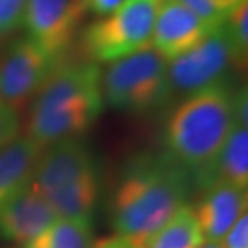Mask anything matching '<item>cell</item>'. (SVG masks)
Masks as SVG:
<instances>
[{"label": "cell", "mask_w": 248, "mask_h": 248, "mask_svg": "<svg viewBox=\"0 0 248 248\" xmlns=\"http://www.w3.org/2000/svg\"><path fill=\"white\" fill-rule=\"evenodd\" d=\"M18 132H19V120L16 110H13L0 97V152L18 137Z\"/></svg>", "instance_id": "20"}, {"label": "cell", "mask_w": 248, "mask_h": 248, "mask_svg": "<svg viewBox=\"0 0 248 248\" xmlns=\"http://www.w3.org/2000/svg\"><path fill=\"white\" fill-rule=\"evenodd\" d=\"M222 248H248V216L247 213L231 227L221 242Z\"/></svg>", "instance_id": "21"}, {"label": "cell", "mask_w": 248, "mask_h": 248, "mask_svg": "<svg viewBox=\"0 0 248 248\" xmlns=\"http://www.w3.org/2000/svg\"><path fill=\"white\" fill-rule=\"evenodd\" d=\"M92 244V219L57 217L42 234L21 248H91Z\"/></svg>", "instance_id": "15"}, {"label": "cell", "mask_w": 248, "mask_h": 248, "mask_svg": "<svg viewBox=\"0 0 248 248\" xmlns=\"http://www.w3.org/2000/svg\"><path fill=\"white\" fill-rule=\"evenodd\" d=\"M202 192L192 210L205 242L221 244L231 227L247 213V188L217 184Z\"/></svg>", "instance_id": "12"}, {"label": "cell", "mask_w": 248, "mask_h": 248, "mask_svg": "<svg viewBox=\"0 0 248 248\" xmlns=\"http://www.w3.org/2000/svg\"><path fill=\"white\" fill-rule=\"evenodd\" d=\"M116 240H118L116 235L115 237H107V239L93 242L91 248H116Z\"/></svg>", "instance_id": "23"}, {"label": "cell", "mask_w": 248, "mask_h": 248, "mask_svg": "<svg viewBox=\"0 0 248 248\" xmlns=\"http://www.w3.org/2000/svg\"><path fill=\"white\" fill-rule=\"evenodd\" d=\"M193 187L205 190L217 184L239 188L248 186V129L239 126L232 129L221 150L205 166L192 171Z\"/></svg>", "instance_id": "13"}, {"label": "cell", "mask_w": 248, "mask_h": 248, "mask_svg": "<svg viewBox=\"0 0 248 248\" xmlns=\"http://www.w3.org/2000/svg\"><path fill=\"white\" fill-rule=\"evenodd\" d=\"M160 2H163V0H160Z\"/></svg>", "instance_id": "26"}, {"label": "cell", "mask_w": 248, "mask_h": 248, "mask_svg": "<svg viewBox=\"0 0 248 248\" xmlns=\"http://www.w3.org/2000/svg\"><path fill=\"white\" fill-rule=\"evenodd\" d=\"M126 0H82L84 12H89L95 16L105 18L108 15L115 13Z\"/></svg>", "instance_id": "22"}, {"label": "cell", "mask_w": 248, "mask_h": 248, "mask_svg": "<svg viewBox=\"0 0 248 248\" xmlns=\"http://www.w3.org/2000/svg\"><path fill=\"white\" fill-rule=\"evenodd\" d=\"M103 102L115 110L148 115L172 100L168 60L153 47L111 62L102 74Z\"/></svg>", "instance_id": "5"}, {"label": "cell", "mask_w": 248, "mask_h": 248, "mask_svg": "<svg viewBox=\"0 0 248 248\" xmlns=\"http://www.w3.org/2000/svg\"><path fill=\"white\" fill-rule=\"evenodd\" d=\"M102 108V71L98 64L64 62L34 95L28 137L42 148L78 137L93 126Z\"/></svg>", "instance_id": "2"}, {"label": "cell", "mask_w": 248, "mask_h": 248, "mask_svg": "<svg viewBox=\"0 0 248 248\" xmlns=\"http://www.w3.org/2000/svg\"><path fill=\"white\" fill-rule=\"evenodd\" d=\"M215 29L179 0H163L155 18L152 47L171 62L200 44Z\"/></svg>", "instance_id": "10"}, {"label": "cell", "mask_w": 248, "mask_h": 248, "mask_svg": "<svg viewBox=\"0 0 248 248\" xmlns=\"http://www.w3.org/2000/svg\"><path fill=\"white\" fill-rule=\"evenodd\" d=\"M116 237H118V235H116ZM116 248H143V247H137V245L131 244L129 240L121 239V237H118V240H116Z\"/></svg>", "instance_id": "24"}, {"label": "cell", "mask_w": 248, "mask_h": 248, "mask_svg": "<svg viewBox=\"0 0 248 248\" xmlns=\"http://www.w3.org/2000/svg\"><path fill=\"white\" fill-rule=\"evenodd\" d=\"M192 188V171L170 153L147 152L129 158L110 205L116 235L145 248L172 215L187 205Z\"/></svg>", "instance_id": "1"}, {"label": "cell", "mask_w": 248, "mask_h": 248, "mask_svg": "<svg viewBox=\"0 0 248 248\" xmlns=\"http://www.w3.org/2000/svg\"><path fill=\"white\" fill-rule=\"evenodd\" d=\"M200 248H222L221 244H210V242H205Z\"/></svg>", "instance_id": "25"}, {"label": "cell", "mask_w": 248, "mask_h": 248, "mask_svg": "<svg viewBox=\"0 0 248 248\" xmlns=\"http://www.w3.org/2000/svg\"><path fill=\"white\" fill-rule=\"evenodd\" d=\"M42 150L39 143L24 136L16 137L0 152V208L29 186Z\"/></svg>", "instance_id": "14"}, {"label": "cell", "mask_w": 248, "mask_h": 248, "mask_svg": "<svg viewBox=\"0 0 248 248\" xmlns=\"http://www.w3.org/2000/svg\"><path fill=\"white\" fill-rule=\"evenodd\" d=\"M84 15L81 0H28L23 24L31 41L52 57L64 60Z\"/></svg>", "instance_id": "9"}, {"label": "cell", "mask_w": 248, "mask_h": 248, "mask_svg": "<svg viewBox=\"0 0 248 248\" xmlns=\"http://www.w3.org/2000/svg\"><path fill=\"white\" fill-rule=\"evenodd\" d=\"M198 15L203 21L213 28H219L226 19V15L242 0H179Z\"/></svg>", "instance_id": "18"}, {"label": "cell", "mask_w": 248, "mask_h": 248, "mask_svg": "<svg viewBox=\"0 0 248 248\" xmlns=\"http://www.w3.org/2000/svg\"><path fill=\"white\" fill-rule=\"evenodd\" d=\"M160 0H126L81 34L82 52L93 63H111L152 47Z\"/></svg>", "instance_id": "6"}, {"label": "cell", "mask_w": 248, "mask_h": 248, "mask_svg": "<svg viewBox=\"0 0 248 248\" xmlns=\"http://www.w3.org/2000/svg\"><path fill=\"white\" fill-rule=\"evenodd\" d=\"M26 3L28 0H0V41L21 28Z\"/></svg>", "instance_id": "19"}, {"label": "cell", "mask_w": 248, "mask_h": 248, "mask_svg": "<svg viewBox=\"0 0 248 248\" xmlns=\"http://www.w3.org/2000/svg\"><path fill=\"white\" fill-rule=\"evenodd\" d=\"M237 60L235 50L224 26L216 28L188 52L168 62L171 95L187 97L202 89L224 82Z\"/></svg>", "instance_id": "7"}, {"label": "cell", "mask_w": 248, "mask_h": 248, "mask_svg": "<svg viewBox=\"0 0 248 248\" xmlns=\"http://www.w3.org/2000/svg\"><path fill=\"white\" fill-rule=\"evenodd\" d=\"M222 26L231 39L237 60L242 66L247 62L248 53V0H242L240 3L229 10Z\"/></svg>", "instance_id": "17"}, {"label": "cell", "mask_w": 248, "mask_h": 248, "mask_svg": "<svg viewBox=\"0 0 248 248\" xmlns=\"http://www.w3.org/2000/svg\"><path fill=\"white\" fill-rule=\"evenodd\" d=\"M63 63L29 37L16 39L0 55V97L18 111Z\"/></svg>", "instance_id": "8"}, {"label": "cell", "mask_w": 248, "mask_h": 248, "mask_svg": "<svg viewBox=\"0 0 248 248\" xmlns=\"http://www.w3.org/2000/svg\"><path fill=\"white\" fill-rule=\"evenodd\" d=\"M234 97L224 81L182 98L165 126L166 153L190 171L211 161L237 124Z\"/></svg>", "instance_id": "3"}, {"label": "cell", "mask_w": 248, "mask_h": 248, "mask_svg": "<svg viewBox=\"0 0 248 248\" xmlns=\"http://www.w3.org/2000/svg\"><path fill=\"white\" fill-rule=\"evenodd\" d=\"M81 2H82V0H81Z\"/></svg>", "instance_id": "27"}, {"label": "cell", "mask_w": 248, "mask_h": 248, "mask_svg": "<svg viewBox=\"0 0 248 248\" xmlns=\"http://www.w3.org/2000/svg\"><path fill=\"white\" fill-rule=\"evenodd\" d=\"M29 186L58 217L92 219L102 187L100 163L81 139L58 140L41 152Z\"/></svg>", "instance_id": "4"}, {"label": "cell", "mask_w": 248, "mask_h": 248, "mask_svg": "<svg viewBox=\"0 0 248 248\" xmlns=\"http://www.w3.org/2000/svg\"><path fill=\"white\" fill-rule=\"evenodd\" d=\"M57 217L46 198L28 186L0 208V240L24 247Z\"/></svg>", "instance_id": "11"}, {"label": "cell", "mask_w": 248, "mask_h": 248, "mask_svg": "<svg viewBox=\"0 0 248 248\" xmlns=\"http://www.w3.org/2000/svg\"><path fill=\"white\" fill-rule=\"evenodd\" d=\"M205 244L192 206L184 205L148 240L145 248H200Z\"/></svg>", "instance_id": "16"}]
</instances>
